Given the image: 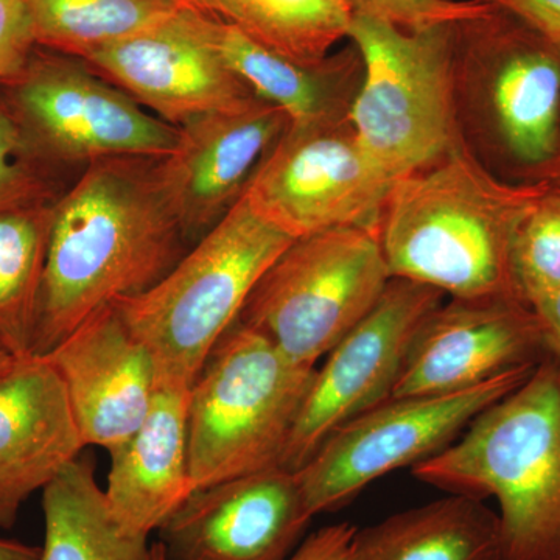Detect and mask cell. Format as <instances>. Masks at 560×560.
Masks as SVG:
<instances>
[{"label": "cell", "mask_w": 560, "mask_h": 560, "mask_svg": "<svg viewBox=\"0 0 560 560\" xmlns=\"http://www.w3.org/2000/svg\"><path fill=\"white\" fill-rule=\"evenodd\" d=\"M556 171H560V142H559V147H558V153H556L555 160H552L550 167H548L547 171L541 173L540 178H544V176L548 175V173L556 172Z\"/></svg>", "instance_id": "obj_37"}, {"label": "cell", "mask_w": 560, "mask_h": 560, "mask_svg": "<svg viewBox=\"0 0 560 560\" xmlns=\"http://www.w3.org/2000/svg\"><path fill=\"white\" fill-rule=\"evenodd\" d=\"M390 278L375 232L338 228L296 238L261 276L238 323L294 363L316 368L385 293Z\"/></svg>", "instance_id": "obj_7"}, {"label": "cell", "mask_w": 560, "mask_h": 560, "mask_svg": "<svg viewBox=\"0 0 560 560\" xmlns=\"http://www.w3.org/2000/svg\"><path fill=\"white\" fill-rule=\"evenodd\" d=\"M186 241L154 161H97L54 206L33 353L44 355L92 313L145 293Z\"/></svg>", "instance_id": "obj_1"}, {"label": "cell", "mask_w": 560, "mask_h": 560, "mask_svg": "<svg viewBox=\"0 0 560 560\" xmlns=\"http://www.w3.org/2000/svg\"><path fill=\"white\" fill-rule=\"evenodd\" d=\"M150 560H167L165 559L164 547H162L160 540L150 545Z\"/></svg>", "instance_id": "obj_36"}, {"label": "cell", "mask_w": 560, "mask_h": 560, "mask_svg": "<svg viewBox=\"0 0 560 560\" xmlns=\"http://www.w3.org/2000/svg\"><path fill=\"white\" fill-rule=\"evenodd\" d=\"M394 184L346 116L289 125L243 195L268 223L296 241L338 228L378 234Z\"/></svg>", "instance_id": "obj_9"}, {"label": "cell", "mask_w": 560, "mask_h": 560, "mask_svg": "<svg viewBox=\"0 0 560 560\" xmlns=\"http://www.w3.org/2000/svg\"><path fill=\"white\" fill-rule=\"evenodd\" d=\"M540 36L560 57V0H488Z\"/></svg>", "instance_id": "obj_30"}, {"label": "cell", "mask_w": 560, "mask_h": 560, "mask_svg": "<svg viewBox=\"0 0 560 560\" xmlns=\"http://www.w3.org/2000/svg\"><path fill=\"white\" fill-rule=\"evenodd\" d=\"M545 353L560 366V287L533 305Z\"/></svg>", "instance_id": "obj_32"}, {"label": "cell", "mask_w": 560, "mask_h": 560, "mask_svg": "<svg viewBox=\"0 0 560 560\" xmlns=\"http://www.w3.org/2000/svg\"><path fill=\"white\" fill-rule=\"evenodd\" d=\"M512 271L518 296L528 307L560 287L558 184L547 180V189L523 220L512 249Z\"/></svg>", "instance_id": "obj_26"}, {"label": "cell", "mask_w": 560, "mask_h": 560, "mask_svg": "<svg viewBox=\"0 0 560 560\" xmlns=\"http://www.w3.org/2000/svg\"><path fill=\"white\" fill-rule=\"evenodd\" d=\"M40 548L0 539V560H39Z\"/></svg>", "instance_id": "obj_33"}, {"label": "cell", "mask_w": 560, "mask_h": 560, "mask_svg": "<svg viewBox=\"0 0 560 560\" xmlns=\"http://www.w3.org/2000/svg\"><path fill=\"white\" fill-rule=\"evenodd\" d=\"M291 242L242 195L156 285L113 304L150 350L161 382L191 388L261 276Z\"/></svg>", "instance_id": "obj_4"}, {"label": "cell", "mask_w": 560, "mask_h": 560, "mask_svg": "<svg viewBox=\"0 0 560 560\" xmlns=\"http://www.w3.org/2000/svg\"><path fill=\"white\" fill-rule=\"evenodd\" d=\"M289 125L283 110L254 97L178 128L175 150L154 172L184 237L200 241L230 212Z\"/></svg>", "instance_id": "obj_15"}, {"label": "cell", "mask_w": 560, "mask_h": 560, "mask_svg": "<svg viewBox=\"0 0 560 560\" xmlns=\"http://www.w3.org/2000/svg\"><path fill=\"white\" fill-rule=\"evenodd\" d=\"M445 294L390 279L375 307L327 353L316 370L280 467L298 471L331 431L390 399L423 320Z\"/></svg>", "instance_id": "obj_11"}, {"label": "cell", "mask_w": 560, "mask_h": 560, "mask_svg": "<svg viewBox=\"0 0 560 560\" xmlns=\"http://www.w3.org/2000/svg\"><path fill=\"white\" fill-rule=\"evenodd\" d=\"M40 191L33 139L18 114L0 105V212L36 205Z\"/></svg>", "instance_id": "obj_28"}, {"label": "cell", "mask_w": 560, "mask_h": 560, "mask_svg": "<svg viewBox=\"0 0 560 560\" xmlns=\"http://www.w3.org/2000/svg\"><path fill=\"white\" fill-rule=\"evenodd\" d=\"M355 530L349 523L326 526L302 541L287 560H350Z\"/></svg>", "instance_id": "obj_31"}, {"label": "cell", "mask_w": 560, "mask_h": 560, "mask_svg": "<svg viewBox=\"0 0 560 560\" xmlns=\"http://www.w3.org/2000/svg\"><path fill=\"white\" fill-rule=\"evenodd\" d=\"M175 2L179 3L184 9L205 11V13H208L205 0H175Z\"/></svg>", "instance_id": "obj_35"}, {"label": "cell", "mask_w": 560, "mask_h": 560, "mask_svg": "<svg viewBox=\"0 0 560 560\" xmlns=\"http://www.w3.org/2000/svg\"><path fill=\"white\" fill-rule=\"evenodd\" d=\"M536 366L504 372L459 393L390 397L342 423L296 471L308 511L313 517L340 511L378 478L440 455Z\"/></svg>", "instance_id": "obj_8"}, {"label": "cell", "mask_w": 560, "mask_h": 560, "mask_svg": "<svg viewBox=\"0 0 560 560\" xmlns=\"http://www.w3.org/2000/svg\"><path fill=\"white\" fill-rule=\"evenodd\" d=\"M313 521L296 471L195 489L158 529L167 560H287Z\"/></svg>", "instance_id": "obj_13"}, {"label": "cell", "mask_w": 560, "mask_h": 560, "mask_svg": "<svg viewBox=\"0 0 560 560\" xmlns=\"http://www.w3.org/2000/svg\"><path fill=\"white\" fill-rule=\"evenodd\" d=\"M83 448L54 364L36 353L18 359L0 377V528H11L28 497L49 486Z\"/></svg>", "instance_id": "obj_18"}, {"label": "cell", "mask_w": 560, "mask_h": 560, "mask_svg": "<svg viewBox=\"0 0 560 560\" xmlns=\"http://www.w3.org/2000/svg\"><path fill=\"white\" fill-rule=\"evenodd\" d=\"M51 221L39 202L0 212V342L18 359L33 353Z\"/></svg>", "instance_id": "obj_24"}, {"label": "cell", "mask_w": 560, "mask_h": 560, "mask_svg": "<svg viewBox=\"0 0 560 560\" xmlns=\"http://www.w3.org/2000/svg\"><path fill=\"white\" fill-rule=\"evenodd\" d=\"M60 374L86 447L114 451L153 407L160 371L116 305H105L44 353Z\"/></svg>", "instance_id": "obj_17"}, {"label": "cell", "mask_w": 560, "mask_h": 560, "mask_svg": "<svg viewBox=\"0 0 560 560\" xmlns=\"http://www.w3.org/2000/svg\"><path fill=\"white\" fill-rule=\"evenodd\" d=\"M189 386L161 382L130 440L108 452L105 497L117 523L149 539L194 492L187 444Z\"/></svg>", "instance_id": "obj_19"}, {"label": "cell", "mask_w": 560, "mask_h": 560, "mask_svg": "<svg viewBox=\"0 0 560 560\" xmlns=\"http://www.w3.org/2000/svg\"><path fill=\"white\" fill-rule=\"evenodd\" d=\"M33 38L27 0H0V81H11L32 58Z\"/></svg>", "instance_id": "obj_29"}, {"label": "cell", "mask_w": 560, "mask_h": 560, "mask_svg": "<svg viewBox=\"0 0 560 560\" xmlns=\"http://www.w3.org/2000/svg\"><path fill=\"white\" fill-rule=\"evenodd\" d=\"M16 360L18 357L11 353L10 350L0 342V377L11 370V366L16 363Z\"/></svg>", "instance_id": "obj_34"}, {"label": "cell", "mask_w": 560, "mask_h": 560, "mask_svg": "<svg viewBox=\"0 0 560 560\" xmlns=\"http://www.w3.org/2000/svg\"><path fill=\"white\" fill-rule=\"evenodd\" d=\"M352 16L386 22L405 32L456 25L489 16L488 0H345Z\"/></svg>", "instance_id": "obj_27"}, {"label": "cell", "mask_w": 560, "mask_h": 560, "mask_svg": "<svg viewBox=\"0 0 560 560\" xmlns=\"http://www.w3.org/2000/svg\"><path fill=\"white\" fill-rule=\"evenodd\" d=\"M202 25L232 72L256 97L283 110L290 127L348 116L346 83L361 68L355 47L305 66L260 46L213 14H202Z\"/></svg>", "instance_id": "obj_20"}, {"label": "cell", "mask_w": 560, "mask_h": 560, "mask_svg": "<svg viewBox=\"0 0 560 560\" xmlns=\"http://www.w3.org/2000/svg\"><path fill=\"white\" fill-rule=\"evenodd\" d=\"M545 189V179L497 178L459 140L440 161L394 184L378 231L390 278L464 300H521L512 249Z\"/></svg>", "instance_id": "obj_2"}, {"label": "cell", "mask_w": 560, "mask_h": 560, "mask_svg": "<svg viewBox=\"0 0 560 560\" xmlns=\"http://www.w3.org/2000/svg\"><path fill=\"white\" fill-rule=\"evenodd\" d=\"M459 32L488 83L490 113L504 150L539 179L560 142L559 55L499 9L459 24Z\"/></svg>", "instance_id": "obj_16"}, {"label": "cell", "mask_w": 560, "mask_h": 560, "mask_svg": "<svg viewBox=\"0 0 560 560\" xmlns=\"http://www.w3.org/2000/svg\"><path fill=\"white\" fill-rule=\"evenodd\" d=\"M202 14L180 9L149 31L81 61L176 128L206 114L237 108L256 95L221 58L205 31Z\"/></svg>", "instance_id": "obj_12"}, {"label": "cell", "mask_w": 560, "mask_h": 560, "mask_svg": "<svg viewBox=\"0 0 560 560\" xmlns=\"http://www.w3.org/2000/svg\"><path fill=\"white\" fill-rule=\"evenodd\" d=\"M412 475L500 504L503 560H560V366L545 357L518 388L480 412Z\"/></svg>", "instance_id": "obj_3"}, {"label": "cell", "mask_w": 560, "mask_h": 560, "mask_svg": "<svg viewBox=\"0 0 560 560\" xmlns=\"http://www.w3.org/2000/svg\"><path fill=\"white\" fill-rule=\"evenodd\" d=\"M18 117L32 139L69 162L160 161L179 130L140 106L79 58H38L11 80Z\"/></svg>", "instance_id": "obj_10"}, {"label": "cell", "mask_w": 560, "mask_h": 560, "mask_svg": "<svg viewBox=\"0 0 560 560\" xmlns=\"http://www.w3.org/2000/svg\"><path fill=\"white\" fill-rule=\"evenodd\" d=\"M540 179H547L550 180V183H555L560 186V171L548 173V175H545L544 178Z\"/></svg>", "instance_id": "obj_38"}, {"label": "cell", "mask_w": 560, "mask_h": 560, "mask_svg": "<svg viewBox=\"0 0 560 560\" xmlns=\"http://www.w3.org/2000/svg\"><path fill=\"white\" fill-rule=\"evenodd\" d=\"M350 560H503L499 514L451 493L357 529Z\"/></svg>", "instance_id": "obj_21"}, {"label": "cell", "mask_w": 560, "mask_h": 560, "mask_svg": "<svg viewBox=\"0 0 560 560\" xmlns=\"http://www.w3.org/2000/svg\"><path fill=\"white\" fill-rule=\"evenodd\" d=\"M315 374L237 320L190 388L194 490L280 467Z\"/></svg>", "instance_id": "obj_5"}, {"label": "cell", "mask_w": 560, "mask_h": 560, "mask_svg": "<svg viewBox=\"0 0 560 560\" xmlns=\"http://www.w3.org/2000/svg\"><path fill=\"white\" fill-rule=\"evenodd\" d=\"M547 357L518 298H452L423 320L390 397L459 393Z\"/></svg>", "instance_id": "obj_14"}, {"label": "cell", "mask_w": 560, "mask_h": 560, "mask_svg": "<svg viewBox=\"0 0 560 560\" xmlns=\"http://www.w3.org/2000/svg\"><path fill=\"white\" fill-rule=\"evenodd\" d=\"M209 14L282 57L318 66L348 38L352 13L345 0H205Z\"/></svg>", "instance_id": "obj_23"}, {"label": "cell", "mask_w": 560, "mask_h": 560, "mask_svg": "<svg viewBox=\"0 0 560 560\" xmlns=\"http://www.w3.org/2000/svg\"><path fill=\"white\" fill-rule=\"evenodd\" d=\"M38 46L83 60L178 13L175 0H27Z\"/></svg>", "instance_id": "obj_25"}, {"label": "cell", "mask_w": 560, "mask_h": 560, "mask_svg": "<svg viewBox=\"0 0 560 560\" xmlns=\"http://www.w3.org/2000/svg\"><path fill=\"white\" fill-rule=\"evenodd\" d=\"M458 25L405 32L352 16L348 38L363 77L348 119L394 183L430 167L460 140L453 95Z\"/></svg>", "instance_id": "obj_6"}, {"label": "cell", "mask_w": 560, "mask_h": 560, "mask_svg": "<svg viewBox=\"0 0 560 560\" xmlns=\"http://www.w3.org/2000/svg\"><path fill=\"white\" fill-rule=\"evenodd\" d=\"M43 511L39 560H150L149 539L131 536L114 518L91 455L44 488Z\"/></svg>", "instance_id": "obj_22"}]
</instances>
